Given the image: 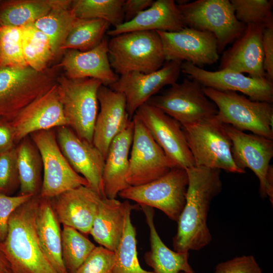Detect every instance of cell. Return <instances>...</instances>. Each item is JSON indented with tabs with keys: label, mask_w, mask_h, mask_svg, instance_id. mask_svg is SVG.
<instances>
[{
	"label": "cell",
	"mask_w": 273,
	"mask_h": 273,
	"mask_svg": "<svg viewBox=\"0 0 273 273\" xmlns=\"http://www.w3.org/2000/svg\"><path fill=\"white\" fill-rule=\"evenodd\" d=\"M186 170L189 183L186 203L172 240L174 250L180 253L200 250L211 242L208 213L212 200L222 187L220 169L195 166Z\"/></svg>",
	"instance_id": "6da1fadb"
},
{
	"label": "cell",
	"mask_w": 273,
	"mask_h": 273,
	"mask_svg": "<svg viewBox=\"0 0 273 273\" xmlns=\"http://www.w3.org/2000/svg\"><path fill=\"white\" fill-rule=\"evenodd\" d=\"M40 196H33L11 214L0 249L12 273H59L43 251L37 237L36 217Z\"/></svg>",
	"instance_id": "7a4b0ae2"
},
{
	"label": "cell",
	"mask_w": 273,
	"mask_h": 273,
	"mask_svg": "<svg viewBox=\"0 0 273 273\" xmlns=\"http://www.w3.org/2000/svg\"><path fill=\"white\" fill-rule=\"evenodd\" d=\"M61 69L58 64L42 71L29 66L0 67V116L12 121L57 83Z\"/></svg>",
	"instance_id": "3957f363"
},
{
	"label": "cell",
	"mask_w": 273,
	"mask_h": 273,
	"mask_svg": "<svg viewBox=\"0 0 273 273\" xmlns=\"http://www.w3.org/2000/svg\"><path fill=\"white\" fill-rule=\"evenodd\" d=\"M111 66L120 75L131 72L149 73L159 69L165 61L160 36L155 31L122 33L108 41Z\"/></svg>",
	"instance_id": "277c9868"
},
{
	"label": "cell",
	"mask_w": 273,
	"mask_h": 273,
	"mask_svg": "<svg viewBox=\"0 0 273 273\" xmlns=\"http://www.w3.org/2000/svg\"><path fill=\"white\" fill-rule=\"evenodd\" d=\"M205 95L216 106V119L241 131L273 140V105L253 101L233 91H222L203 86Z\"/></svg>",
	"instance_id": "5b68a950"
},
{
	"label": "cell",
	"mask_w": 273,
	"mask_h": 273,
	"mask_svg": "<svg viewBox=\"0 0 273 273\" xmlns=\"http://www.w3.org/2000/svg\"><path fill=\"white\" fill-rule=\"evenodd\" d=\"M57 85L68 127L80 139L93 143L98 113V91L102 82L90 78L71 79L61 74Z\"/></svg>",
	"instance_id": "8992f818"
},
{
	"label": "cell",
	"mask_w": 273,
	"mask_h": 273,
	"mask_svg": "<svg viewBox=\"0 0 273 273\" xmlns=\"http://www.w3.org/2000/svg\"><path fill=\"white\" fill-rule=\"evenodd\" d=\"M181 126L195 166L235 173L246 172L236 165L232 153L231 140L223 124L215 117Z\"/></svg>",
	"instance_id": "52a82bcc"
},
{
	"label": "cell",
	"mask_w": 273,
	"mask_h": 273,
	"mask_svg": "<svg viewBox=\"0 0 273 273\" xmlns=\"http://www.w3.org/2000/svg\"><path fill=\"white\" fill-rule=\"evenodd\" d=\"M177 6L187 27L214 35L219 54L246 26L237 19L230 0H196Z\"/></svg>",
	"instance_id": "ba28073f"
},
{
	"label": "cell",
	"mask_w": 273,
	"mask_h": 273,
	"mask_svg": "<svg viewBox=\"0 0 273 273\" xmlns=\"http://www.w3.org/2000/svg\"><path fill=\"white\" fill-rule=\"evenodd\" d=\"M186 169L175 167L161 177L139 186H129L118 196L140 206L157 208L177 221L186 203L188 186Z\"/></svg>",
	"instance_id": "9c48e42d"
},
{
	"label": "cell",
	"mask_w": 273,
	"mask_h": 273,
	"mask_svg": "<svg viewBox=\"0 0 273 273\" xmlns=\"http://www.w3.org/2000/svg\"><path fill=\"white\" fill-rule=\"evenodd\" d=\"M147 103L159 109L181 125L213 118L218 112L216 105L204 94L203 86L189 78L171 85Z\"/></svg>",
	"instance_id": "30bf717a"
},
{
	"label": "cell",
	"mask_w": 273,
	"mask_h": 273,
	"mask_svg": "<svg viewBox=\"0 0 273 273\" xmlns=\"http://www.w3.org/2000/svg\"><path fill=\"white\" fill-rule=\"evenodd\" d=\"M30 138L37 147L42 162V182L40 196L51 199L81 186L86 179L69 164L58 145L55 129L38 131Z\"/></svg>",
	"instance_id": "8fae6325"
},
{
	"label": "cell",
	"mask_w": 273,
	"mask_h": 273,
	"mask_svg": "<svg viewBox=\"0 0 273 273\" xmlns=\"http://www.w3.org/2000/svg\"><path fill=\"white\" fill-rule=\"evenodd\" d=\"M223 125L232 143V153L236 165L254 172L259 181L261 197H268L272 205L273 168L270 161L273 157V140Z\"/></svg>",
	"instance_id": "7c38bea8"
},
{
	"label": "cell",
	"mask_w": 273,
	"mask_h": 273,
	"mask_svg": "<svg viewBox=\"0 0 273 273\" xmlns=\"http://www.w3.org/2000/svg\"><path fill=\"white\" fill-rule=\"evenodd\" d=\"M133 133L126 181L139 186L164 175L173 167V162L165 154L136 114L132 118Z\"/></svg>",
	"instance_id": "4fadbf2b"
},
{
	"label": "cell",
	"mask_w": 273,
	"mask_h": 273,
	"mask_svg": "<svg viewBox=\"0 0 273 273\" xmlns=\"http://www.w3.org/2000/svg\"><path fill=\"white\" fill-rule=\"evenodd\" d=\"M135 114L176 167L186 169L195 166L193 156L179 122L147 103L140 106Z\"/></svg>",
	"instance_id": "5bb4252c"
},
{
	"label": "cell",
	"mask_w": 273,
	"mask_h": 273,
	"mask_svg": "<svg viewBox=\"0 0 273 273\" xmlns=\"http://www.w3.org/2000/svg\"><path fill=\"white\" fill-rule=\"evenodd\" d=\"M156 31L166 61H185L202 68L219 59L217 40L212 33L188 27L176 32Z\"/></svg>",
	"instance_id": "9a60e30c"
},
{
	"label": "cell",
	"mask_w": 273,
	"mask_h": 273,
	"mask_svg": "<svg viewBox=\"0 0 273 273\" xmlns=\"http://www.w3.org/2000/svg\"><path fill=\"white\" fill-rule=\"evenodd\" d=\"M183 62L166 61L158 70L149 73L131 72L120 75L109 87L124 95L127 111L132 119L138 109L155 96L162 88L176 82Z\"/></svg>",
	"instance_id": "2e32d148"
},
{
	"label": "cell",
	"mask_w": 273,
	"mask_h": 273,
	"mask_svg": "<svg viewBox=\"0 0 273 273\" xmlns=\"http://www.w3.org/2000/svg\"><path fill=\"white\" fill-rule=\"evenodd\" d=\"M55 131L59 148L72 168L86 179L89 188L106 198L103 185L105 159L101 152L68 126L57 127Z\"/></svg>",
	"instance_id": "e0dca14e"
},
{
	"label": "cell",
	"mask_w": 273,
	"mask_h": 273,
	"mask_svg": "<svg viewBox=\"0 0 273 273\" xmlns=\"http://www.w3.org/2000/svg\"><path fill=\"white\" fill-rule=\"evenodd\" d=\"M181 72L202 86L222 91L241 92L253 101L273 102V82L255 79L228 70L211 71L183 62Z\"/></svg>",
	"instance_id": "ac0fdd59"
},
{
	"label": "cell",
	"mask_w": 273,
	"mask_h": 273,
	"mask_svg": "<svg viewBox=\"0 0 273 273\" xmlns=\"http://www.w3.org/2000/svg\"><path fill=\"white\" fill-rule=\"evenodd\" d=\"M11 122L15 143L34 132L68 126L57 83L25 107Z\"/></svg>",
	"instance_id": "d6986e66"
},
{
	"label": "cell",
	"mask_w": 273,
	"mask_h": 273,
	"mask_svg": "<svg viewBox=\"0 0 273 273\" xmlns=\"http://www.w3.org/2000/svg\"><path fill=\"white\" fill-rule=\"evenodd\" d=\"M103 198L88 187L81 186L63 192L51 200L60 223L87 235Z\"/></svg>",
	"instance_id": "ffe728a7"
},
{
	"label": "cell",
	"mask_w": 273,
	"mask_h": 273,
	"mask_svg": "<svg viewBox=\"0 0 273 273\" xmlns=\"http://www.w3.org/2000/svg\"><path fill=\"white\" fill-rule=\"evenodd\" d=\"M263 28L247 25L242 34L224 51L218 70L246 73L255 79L266 78L263 67Z\"/></svg>",
	"instance_id": "44dd1931"
},
{
	"label": "cell",
	"mask_w": 273,
	"mask_h": 273,
	"mask_svg": "<svg viewBox=\"0 0 273 273\" xmlns=\"http://www.w3.org/2000/svg\"><path fill=\"white\" fill-rule=\"evenodd\" d=\"M97 96L100 109L95 124L93 144L105 159L111 143L131 119L123 94L102 85Z\"/></svg>",
	"instance_id": "7402d4cb"
},
{
	"label": "cell",
	"mask_w": 273,
	"mask_h": 273,
	"mask_svg": "<svg viewBox=\"0 0 273 273\" xmlns=\"http://www.w3.org/2000/svg\"><path fill=\"white\" fill-rule=\"evenodd\" d=\"M58 64L64 71V74L71 79L94 78L109 86L119 78L111 66L108 41L105 39L87 51H66Z\"/></svg>",
	"instance_id": "603a6c76"
},
{
	"label": "cell",
	"mask_w": 273,
	"mask_h": 273,
	"mask_svg": "<svg viewBox=\"0 0 273 273\" xmlns=\"http://www.w3.org/2000/svg\"><path fill=\"white\" fill-rule=\"evenodd\" d=\"M133 133V122L131 119L109 146L103 174V189L106 198L115 199L121 191L129 186L126 178Z\"/></svg>",
	"instance_id": "cb8c5ba5"
},
{
	"label": "cell",
	"mask_w": 273,
	"mask_h": 273,
	"mask_svg": "<svg viewBox=\"0 0 273 273\" xmlns=\"http://www.w3.org/2000/svg\"><path fill=\"white\" fill-rule=\"evenodd\" d=\"M187 27L177 6L173 0H157L132 20L108 30L115 36L136 31L176 32Z\"/></svg>",
	"instance_id": "d4e9b609"
},
{
	"label": "cell",
	"mask_w": 273,
	"mask_h": 273,
	"mask_svg": "<svg viewBox=\"0 0 273 273\" xmlns=\"http://www.w3.org/2000/svg\"><path fill=\"white\" fill-rule=\"evenodd\" d=\"M127 203V200L122 202L116 198H103L90 231L97 243L114 252L124 232Z\"/></svg>",
	"instance_id": "484cf974"
},
{
	"label": "cell",
	"mask_w": 273,
	"mask_h": 273,
	"mask_svg": "<svg viewBox=\"0 0 273 273\" xmlns=\"http://www.w3.org/2000/svg\"><path fill=\"white\" fill-rule=\"evenodd\" d=\"M145 215L150 231V250L144 260L155 273L194 272L189 263V252L180 253L169 249L160 238L155 226L153 208L140 206Z\"/></svg>",
	"instance_id": "4316f807"
},
{
	"label": "cell",
	"mask_w": 273,
	"mask_h": 273,
	"mask_svg": "<svg viewBox=\"0 0 273 273\" xmlns=\"http://www.w3.org/2000/svg\"><path fill=\"white\" fill-rule=\"evenodd\" d=\"M60 222L51 199L40 196L36 217L37 237L43 252L59 273H68L64 265L61 251Z\"/></svg>",
	"instance_id": "83f0119b"
},
{
	"label": "cell",
	"mask_w": 273,
	"mask_h": 273,
	"mask_svg": "<svg viewBox=\"0 0 273 273\" xmlns=\"http://www.w3.org/2000/svg\"><path fill=\"white\" fill-rule=\"evenodd\" d=\"M71 0H56L51 11L33 24L49 39L56 59L63 54L61 48L77 18L71 9Z\"/></svg>",
	"instance_id": "f1b7e54d"
},
{
	"label": "cell",
	"mask_w": 273,
	"mask_h": 273,
	"mask_svg": "<svg viewBox=\"0 0 273 273\" xmlns=\"http://www.w3.org/2000/svg\"><path fill=\"white\" fill-rule=\"evenodd\" d=\"M20 177L19 195L40 196L42 182V162L37 147L30 136L16 146Z\"/></svg>",
	"instance_id": "f546056e"
},
{
	"label": "cell",
	"mask_w": 273,
	"mask_h": 273,
	"mask_svg": "<svg viewBox=\"0 0 273 273\" xmlns=\"http://www.w3.org/2000/svg\"><path fill=\"white\" fill-rule=\"evenodd\" d=\"M56 0H7L0 2V26L23 27L47 14Z\"/></svg>",
	"instance_id": "4dcf8cb0"
},
{
	"label": "cell",
	"mask_w": 273,
	"mask_h": 273,
	"mask_svg": "<svg viewBox=\"0 0 273 273\" xmlns=\"http://www.w3.org/2000/svg\"><path fill=\"white\" fill-rule=\"evenodd\" d=\"M110 25L106 21L96 19L75 20L61 48L62 53L69 50L87 51L97 47L104 39Z\"/></svg>",
	"instance_id": "1f68e13d"
},
{
	"label": "cell",
	"mask_w": 273,
	"mask_h": 273,
	"mask_svg": "<svg viewBox=\"0 0 273 273\" xmlns=\"http://www.w3.org/2000/svg\"><path fill=\"white\" fill-rule=\"evenodd\" d=\"M135 206L128 201L126 210L124 232L120 243L115 252V264L113 273H155L147 271L140 264L136 249V233L131 223L130 213Z\"/></svg>",
	"instance_id": "d6a6232c"
},
{
	"label": "cell",
	"mask_w": 273,
	"mask_h": 273,
	"mask_svg": "<svg viewBox=\"0 0 273 273\" xmlns=\"http://www.w3.org/2000/svg\"><path fill=\"white\" fill-rule=\"evenodd\" d=\"M22 28V51L27 65L37 71L46 69L56 59L49 39L32 25Z\"/></svg>",
	"instance_id": "836d02e7"
},
{
	"label": "cell",
	"mask_w": 273,
	"mask_h": 273,
	"mask_svg": "<svg viewBox=\"0 0 273 273\" xmlns=\"http://www.w3.org/2000/svg\"><path fill=\"white\" fill-rule=\"evenodd\" d=\"M96 247L83 234L71 227L63 225L62 258L68 273H75Z\"/></svg>",
	"instance_id": "e575fe53"
},
{
	"label": "cell",
	"mask_w": 273,
	"mask_h": 273,
	"mask_svg": "<svg viewBox=\"0 0 273 273\" xmlns=\"http://www.w3.org/2000/svg\"><path fill=\"white\" fill-rule=\"evenodd\" d=\"M124 0H74L71 9L79 19H96L107 22L114 27L124 22Z\"/></svg>",
	"instance_id": "d590c367"
},
{
	"label": "cell",
	"mask_w": 273,
	"mask_h": 273,
	"mask_svg": "<svg viewBox=\"0 0 273 273\" xmlns=\"http://www.w3.org/2000/svg\"><path fill=\"white\" fill-rule=\"evenodd\" d=\"M238 21L263 28L273 26L272 0H230Z\"/></svg>",
	"instance_id": "8d00e7d4"
},
{
	"label": "cell",
	"mask_w": 273,
	"mask_h": 273,
	"mask_svg": "<svg viewBox=\"0 0 273 273\" xmlns=\"http://www.w3.org/2000/svg\"><path fill=\"white\" fill-rule=\"evenodd\" d=\"M22 28L0 26V67L28 66L22 51Z\"/></svg>",
	"instance_id": "74e56055"
},
{
	"label": "cell",
	"mask_w": 273,
	"mask_h": 273,
	"mask_svg": "<svg viewBox=\"0 0 273 273\" xmlns=\"http://www.w3.org/2000/svg\"><path fill=\"white\" fill-rule=\"evenodd\" d=\"M16 146L0 153V193L9 195L20 188Z\"/></svg>",
	"instance_id": "f35d334b"
},
{
	"label": "cell",
	"mask_w": 273,
	"mask_h": 273,
	"mask_svg": "<svg viewBox=\"0 0 273 273\" xmlns=\"http://www.w3.org/2000/svg\"><path fill=\"white\" fill-rule=\"evenodd\" d=\"M115 252L96 246L75 273H113Z\"/></svg>",
	"instance_id": "ab89813d"
},
{
	"label": "cell",
	"mask_w": 273,
	"mask_h": 273,
	"mask_svg": "<svg viewBox=\"0 0 273 273\" xmlns=\"http://www.w3.org/2000/svg\"><path fill=\"white\" fill-rule=\"evenodd\" d=\"M32 197L30 195L9 196L0 193V243L6 239L9 220L11 214L20 206L25 203Z\"/></svg>",
	"instance_id": "60d3db41"
},
{
	"label": "cell",
	"mask_w": 273,
	"mask_h": 273,
	"mask_svg": "<svg viewBox=\"0 0 273 273\" xmlns=\"http://www.w3.org/2000/svg\"><path fill=\"white\" fill-rule=\"evenodd\" d=\"M214 273H263L252 255L236 257L220 262L216 266Z\"/></svg>",
	"instance_id": "b9f144b4"
},
{
	"label": "cell",
	"mask_w": 273,
	"mask_h": 273,
	"mask_svg": "<svg viewBox=\"0 0 273 273\" xmlns=\"http://www.w3.org/2000/svg\"><path fill=\"white\" fill-rule=\"evenodd\" d=\"M262 47L266 78L273 82V26L263 29Z\"/></svg>",
	"instance_id": "7bdbcfd3"
},
{
	"label": "cell",
	"mask_w": 273,
	"mask_h": 273,
	"mask_svg": "<svg viewBox=\"0 0 273 273\" xmlns=\"http://www.w3.org/2000/svg\"><path fill=\"white\" fill-rule=\"evenodd\" d=\"M15 131L12 122L0 116V153L16 146Z\"/></svg>",
	"instance_id": "ee69618b"
},
{
	"label": "cell",
	"mask_w": 273,
	"mask_h": 273,
	"mask_svg": "<svg viewBox=\"0 0 273 273\" xmlns=\"http://www.w3.org/2000/svg\"><path fill=\"white\" fill-rule=\"evenodd\" d=\"M153 0H126L123 5L124 22L132 20L138 14L151 6Z\"/></svg>",
	"instance_id": "f6af8a7d"
},
{
	"label": "cell",
	"mask_w": 273,
	"mask_h": 273,
	"mask_svg": "<svg viewBox=\"0 0 273 273\" xmlns=\"http://www.w3.org/2000/svg\"><path fill=\"white\" fill-rule=\"evenodd\" d=\"M0 273H12L9 263L1 249Z\"/></svg>",
	"instance_id": "bcb514c9"
},
{
	"label": "cell",
	"mask_w": 273,
	"mask_h": 273,
	"mask_svg": "<svg viewBox=\"0 0 273 273\" xmlns=\"http://www.w3.org/2000/svg\"><path fill=\"white\" fill-rule=\"evenodd\" d=\"M179 273H195V272H180Z\"/></svg>",
	"instance_id": "7dc6e473"
},
{
	"label": "cell",
	"mask_w": 273,
	"mask_h": 273,
	"mask_svg": "<svg viewBox=\"0 0 273 273\" xmlns=\"http://www.w3.org/2000/svg\"><path fill=\"white\" fill-rule=\"evenodd\" d=\"M0 2H1V1H0Z\"/></svg>",
	"instance_id": "c3c4849f"
}]
</instances>
